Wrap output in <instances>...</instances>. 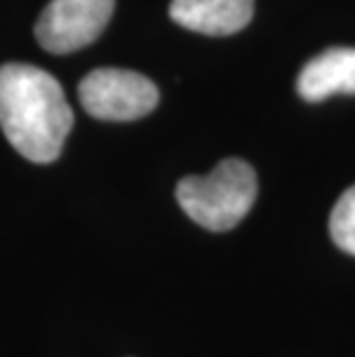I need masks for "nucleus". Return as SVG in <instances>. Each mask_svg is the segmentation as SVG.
Wrapping results in <instances>:
<instances>
[{
  "mask_svg": "<svg viewBox=\"0 0 355 357\" xmlns=\"http://www.w3.org/2000/svg\"><path fill=\"white\" fill-rule=\"evenodd\" d=\"M116 0H51L37 19L35 37L51 53H74L109 26Z\"/></svg>",
  "mask_w": 355,
  "mask_h": 357,
  "instance_id": "4",
  "label": "nucleus"
},
{
  "mask_svg": "<svg viewBox=\"0 0 355 357\" xmlns=\"http://www.w3.org/2000/svg\"><path fill=\"white\" fill-rule=\"evenodd\" d=\"M171 19L201 35H233L254 17V0H171Z\"/></svg>",
  "mask_w": 355,
  "mask_h": 357,
  "instance_id": "5",
  "label": "nucleus"
},
{
  "mask_svg": "<svg viewBox=\"0 0 355 357\" xmlns=\"http://www.w3.org/2000/svg\"><path fill=\"white\" fill-rule=\"evenodd\" d=\"M79 100L97 120L127 123L148 116L160 102V90L139 72L100 67L79 83Z\"/></svg>",
  "mask_w": 355,
  "mask_h": 357,
  "instance_id": "3",
  "label": "nucleus"
},
{
  "mask_svg": "<svg viewBox=\"0 0 355 357\" xmlns=\"http://www.w3.org/2000/svg\"><path fill=\"white\" fill-rule=\"evenodd\" d=\"M74 123L63 86L35 65L0 67V127L19 155L35 164L58 159Z\"/></svg>",
  "mask_w": 355,
  "mask_h": 357,
  "instance_id": "1",
  "label": "nucleus"
},
{
  "mask_svg": "<svg viewBox=\"0 0 355 357\" xmlns=\"http://www.w3.org/2000/svg\"><path fill=\"white\" fill-rule=\"evenodd\" d=\"M330 235L342 252L355 256V185L346 189L332 208Z\"/></svg>",
  "mask_w": 355,
  "mask_h": 357,
  "instance_id": "7",
  "label": "nucleus"
},
{
  "mask_svg": "<svg viewBox=\"0 0 355 357\" xmlns=\"http://www.w3.org/2000/svg\"><path fill=\"white\" fill-rule=\"evenodd\" d=\"M259 194L256 173L243 159H224L208 176L178 182L176 199L187 217L208 231H231L247 217Z\"/></svg>",
  "mask_w": 355,
  "mask_h": 357,
  "instance_id": "2",
  "label": "nucleus"
},
{
  "mask_svg": "<svg viewBox=\"0 0 355 357\" xmlns=\"http://www.w3.org/2000/svg\"><path fill=\"white\" fill-rule=\"evenodd\" d=\"M298 93L305 102H323L332 95H355V49L335 47L314 56L302 67Z\"/></svg>",
  "mask_w": 355,
  "mask_h": 357,
  "instance_id": "6",
  "label": "nucleus"
}]
</instances>
